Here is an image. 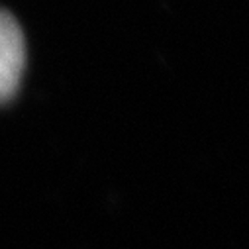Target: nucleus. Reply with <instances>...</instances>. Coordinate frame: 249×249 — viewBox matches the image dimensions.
Returning a JSON list of instances; mask_svg holds the SVG:
<instances>
[{"instance_id": "obj_1", "label": "nucleus", "mask_w": 249, "mask_h": 249, "mask_svg": "<svg viewBox=\"0 0 249 249\" xmlns=\"http://www.w3.org/2000/svg\"><path fill=\"white\" fill-rule=\"evenodd\" d=\"M26 67L24 34L12 14L0 10V104L8 102L22 81Z\"/></svg>"}]
</instances>
